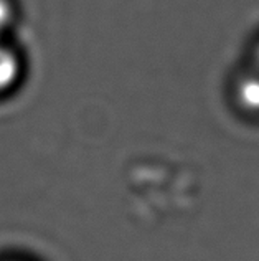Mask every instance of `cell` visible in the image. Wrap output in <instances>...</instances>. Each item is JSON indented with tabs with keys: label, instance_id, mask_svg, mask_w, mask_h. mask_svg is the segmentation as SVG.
<instances>
[{
	"label": "cell",
	"instance_id": "cell-2",
	"mask_svg": "<svg viewBox=\"0 0 259 261\" xmlns=\"http://www.w3.org/2000/svg\"><path fill=\"white\" fill-rule=\"evenodd\" d=\"M236 101L244 111L259 113V71L244 74L236 81L235 86Z\"/></svg>",
	"mask_w": 259,
	"mask_h": 261
},
{
	"label": "cell",
	"instance_id": "cell-4",
	"mask_svg": "<svg viewBox=\"0 0 259 261\" xmlns=\"http://www.w3.org/2000/svg\"><path fill=\"white\" fill-rule=\"evenodd\" d=\"M256 63H257V71H259V45L256 48Z\"/></svg>",
	"mask_w": 259,
	"mask_h": 261
},
{
	"label": "cell",
	"instance_id": "cell-3",
	"mask_svg": "<svg viewBox=\"0 0 259 261\" xmlns=\"http://www.w3.org/2000/svg\"><path fill=\"white\" fill-rule=\"evenodd\" d=\"M15 22V7L12 0H0V38L12 29Z\"/></svg>",
	"mask_w": 259,
	"mask_h": 261
},
{
	"label": "cell",
	"instance_id": "cell-1",
	"mask_svg": "<svg viewBox=\"0 0 259 261\" xmlns=\"http://www.w3.org/2000/svg\"><path fill=\"white\" fill-rule=\"evenodd\" d=\"M22 76V60L10 45L0 38V94L10 91Z\"/></svg>",
	"mask_w": 259,
	"mask_h": 261
}]
</instances>
